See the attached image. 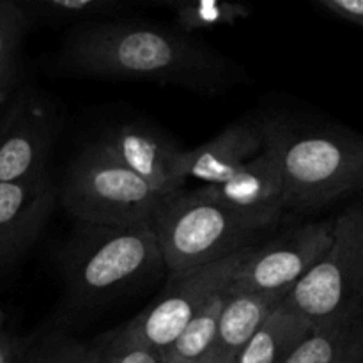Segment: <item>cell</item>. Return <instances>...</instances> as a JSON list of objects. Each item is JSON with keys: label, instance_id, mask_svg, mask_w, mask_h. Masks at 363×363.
I'll return each instance as SVG.
<instances>
[{"label": "cell", "instance_id": "obj_1", "mask_svg": "<svg viewBox=\"0 0 363 363\" xmlns=\"http://www.w3.org/2000/svg\"><path fill=\"white\" fill-rule=\"evenodd\" d=\"M60 66L84 77L130 78L199 92L223 91L236 67L201 39L140 21L78 23L64 39Z\"/></svg>", "mask_w": 363, "mask_h": 363}, {"label": "cell", "instance_id": "obj_2", "mask_svg": "<svg viewBox=\"0 0 363 363\" xmlns=\"http://www.w3.org/2000/svg\"><path fill=\"white\" fill-rule=\"evenodd\" d=\"M264 144L279 156L286 208L319 209L363 191V137L333 128H294L280 119L262 123Z\"/></svg>", "mask_w": 363, "mask_h": 363}, {"label": "cell", "instance_id": "obj_3", "mask_svg": "<svg viewBox=\"0 0 363 363\" xmlns=\"http://www.w3.org/2000/svg\"><path fill=\"white\" fill-rule=\"evenodd\" d=\"M151 222L126 227L78 223L64 254V277L78 305H98L163 269Z\"/></svg>", "mask_w": 363, "mask_h": 363}, {"label": "cell", "instance_id": "obj_4", "mask_svg": "<svg viewBox=\"0 0 363 363\" xmlns=\"http://www.w3.org/2000/svg\"><path fill=\"white\" fill-rule=\"evenodd\" d=\"M144 179L119 162L99 138L71 162L57 201L78 223L126 227L151 222L163 202Z\"/></svg>", "mask_w": 363, "mask_h": 363}, {"label": "cell", "instance_id": "obj_5", "mask_svg": "<svg viewBox=\"0 0 363 363\" xmlns=\"http://www.w3.org/2000/svg\"><path fill=\"white\" fill-rule=\"evenodd\" d=\"M163 266L170 275L213 264L257 247L261 230L197 191L163 199L151 218Z\"/></svg>", "mask_w": 363, "mask_h": 363}, {"label": "cell", "instance_id": "obj_6", "mask_svg": "<svg viewBox=\"0 0 363 363\" xmlns=\"http://www.w3.org/2000/svg\"><path fill=\"white\" fill-rule=\"evenodd\" d=\"M291 308L318 326L363 301V204L333 220V241L321 261L293 287Z\"/></svg>", "mask_w": 363, "mask_h": 363}, {"label": "cell", "instance_id": "obj_7", "mask_svg": "<svg viewBox=\"0 0 363 363\" xmlns=\"http://www.w3.org/2000/svg\"><path fill=\"white\" fill-rule=\"evenodd\" d=\"M252 248L213 264L170 275L169 286L162 296L119 328L124 335L162 358L206 303L215 294L229 289L236 269Z\"/></svg>", "mask_w": 363, "mask_h": 363}, {"label": "cell", "instance_id": "obj_8", "mask_svg": "<svg viewBox=\"0 0 363 363\" xmlns=\"http://www.w3.org/2000/svg\"><path fill=\"white\" fill-rule=\"evenodd\" d=\"M332 241L333 220L294 227L275 241L252 248L236 269L230 291L289 294L321 261Z\"/></svg>", "mask_w": 363, "mask_h": 363}, {"label": "cell", "instance_id": "obj_9", "mask_svg": "<svg viewBox=\"0 0 363 363\" xmlns=\"http://www.w3.org/2000/svg\"><path fill=\"white\" fill-rule=\"evenodd\" d=\"M195 191L261 233L275 229L287 209L279 156L268 144L233 177L215 186H199Z\"/></svg>", "mask_w": 363, "mask_h": 363}, {"label": "cell", "instance_id": "obj_10", "mask_svg": "<svg viewBox=\"0 0 363 363\" xmlns=\"http://www.w3.org/2000/svg\"><path fill=\"white\" fill-rule=\"evenodd\" d=\"M53 138L52 110L39 99L21 98L0 124V183L45 176Z\"/></svg>", "mask_w": 363, "mask_h": 363}, {"label": "cell", "instance_id": "obj_11", "mask_svg": "<svg viewBox=\"0 0 363 363\" xmlns=\"http://www.w3.org/2000/svg\"><path fill=\"white\" fill-rule=\"evenodd\" d=\"M55 204L57 186L48 174L20 183H0V268L35 243Z\"/></svg>", "mask_w": 363, "mask_h": 363}, {"label": "cell", "instance_id": "obj_12", "mask_svg": "<svg viewBox=\"0 0 363 363\" xmlns=\"http://www.w3.org/2000/svg\"><path fill=\"white\" fill-rule=\"evenodd\" d=\"M101 140L124 167L144 179L162 197H170L183 190L186 181L176 170L181 149L158 128L140 121H130L106 131Z\"/></svg>", "mask_w": 363, "mask_h": 363}, {"label": "cell", "instance_id": "obj_13", "mask_svg": "<svg viewBox=\"0 0 363 363\" xmlns=\"http://www.w3.org/2000/svg\"><path fill=\"white\" fill-rule=\"evenodd\" d=\"M262 149V123H234L199 147L181 151L176 170L184 181L194 179L202 186H215L233 177Z\"/></svg>", "mask_w": 363, "mask_h": 363}, {"label": "cell", "instance_id": "obj_14", "mask_svg": "<svg viewBox=\"0 0 363 363\" xmlns=\"http://www.w3.org/2000/svg\"><path fill=\"white\" fill-rule=\"evenodd\" d=\"M286 298V293L255 294L230 291L220 314L211 347L202 363H238L255 332Z\"/></svg>", "mask_w": 363, "mask_h": 363}, {"label": "cell", "instance_id": "obj_15", "mask_svg": "<svg viewBox=\"0 0 363 363\" xmlns=\"http://www.w3.org/2000/svg\"><path fill=\"white\" fill-rule=\"evenodd\" d=\"M312 328L305 315L282 301L255 332L238 363H284Z\"/></svg>", "mask_w": 363, "mask_h": 363}, {"label": "cell", "instance_id": "obj_16", "mask_svg": "<svg viewBox=\"0 0 363 363\" xmlns=\"http://www.w3.org/2000/svg\"><path fill=\"white\" fill-rule=\"evenodd\" d=\"M230 294L229 289L215 294L206 303V307L195 315L190 325L181 332V335L170 344L169 350L162 354V363H202L209 347H211L213 337H215L216 326H218L220 314L223 311L227 298Z\"/></svg>", "mask_w": 363, "mask_h": 363}, {"label": "cell", "instance_id": "obj_17", "mask_svg": "<svg viewBox=\"0 0 363 363\" xmlns=\"http://www.w3.org/2000/svg\"><path fill=\"white\" fill-rule=\"evenodd\" d=\"M357 308L314 326L284 363H340L350 344L351 321Z\"/></svg>", "mask_w": 363, "mask_h": 363}, {"label": "cell", "instance_id": "obj_18", "mask_svg": "<svg viewBox=\"0 0 363 363\" xmlns=\"http://www.w3.org/2000/svg\"><path fill=\"white\" fill-rule=\"evenodd\" d=\"M169 7L174 11L177 28L188 35L199 30L230 27L252 16V9L248 6L220 0H177L169 2Z\"/></svg>", "mask_w": 363, "mask_h": 363}, {"label": "cell", "instance_id": "obj_19", "mask_svg": "<svg viewBox=\"0 0 363 363\" xmlns=\"http://www.w3.org/2000/svg\"><path fill=\"white\" fill-rule=\"evenodd\" d=\"M28 21L67 23V21H99V18L116 16L123 9L117 0H28L20 2Z\"/></svg>", "mask_w": 363, "mask_h": 363}, {"label": "cell", "instance_id": "obj_20", "mask_svg": "<svg viewBox=\"0 0 363 363\" xmlns=\"http://www.w3.org/2000/svg\"><path fill=\"white\" fill-rule=\"evenodd\" d=\"M94 350L96 363H162L155 351L131 340L121 328L106 333Z\"/></svg>", "mask_w": 363, "mask_h": 363}, {"label": "cell", "instance_id": "obj_21", "mask_svg": "<svg viewBox=\"0 0 363 363\" xmlns=\"http://www.w3.org/2000/svg\"><path fill=\"white\" fill-rule=\"evenodd\" d=\"M30 27L27 14L16 0H0V59L16 62L18 50Z\"/></svg>", "mask_w": 363, "mask_h": 363}, {"label": "cell", "instance_id": "obj_22", "mask_svg": "<svg viewBox=\"0 0 363 363\" xmlns=\"http://www.w3.org/2000/svg\"><path fill=\"white\" fill-rule=\"evenodd\" d=\"M74 339L67 337H50L32 347H25L18 363H67Z\"/></svg>", "mask_w": 363, "mask_h": 363}, {"label": "cell", "instance_id": "obj_23", "mask_svg": "<svg viewBox=\"0 0 363 363\" xmlns=\"http://www.w3.org/2000/svg\"><path fill=\"white\" fill-rule=\"evenodd\" d=\"M318 6L332 16L363 28V0H318Z\"/></svg>", "mask_w": 363, "mask_h": 363}, {"label": "cell", "instance_id": "obj_24", "mask_svg": "<svg viewBox=\"0 0 363 363\" xmlns=\"http://www.w3.org/2000/svg\"><path fill=\"white\" fill-rule=\"evenodd\" d=\"M23 351L20 339L13 337L6 330L0 333V363H18Z\"/></svg>", "mask_w": 363, "mask_h": 363}, {"label": "cell", "instance_id": "obj_25", "mask_svg": "<svg viewBox=\"0 0 363 363\" xmlns=\"http://www.w3.org/2000/svg\"><path fill=\"white\" fill-rule=\"evenodd\" d=\"M16 62L0 59V103L7 99V94L16 82Z\"/></svg>", "mask_w": 363, "mask_h": 363}, {"label": "cell", "instance_id": "obj_26", "mask_svg": "<svg viewBox=\"0 0 363 363\" xmlns=\"http://www.w3.org/2000/svg\"><path fill=\"white\" fill-rule=\"evenodd\" d=\"M67 363H96V350L74 340Z\"/></svg>", "mask_w": 363, "mask_h": 363}, {"label": "cell", "instance_id": "obj_27", "mask_svg": "<svg viewBox=\"0 0 363 363\" xmlns=\"http://www.w3.org/2000/svg\"><path fill=\"white\" fill-rule=\"evenodd\" d=\"M6 330V314H4V311L0 308V333Z\"/></svg>", "mask_w": 363, "mask_h": 363}, {"label": "cell", "instance_id": "obj_28", "mask_svg": "<svg viewBox=\"0 0 363 363\" xmlns=\"http://www.w3.org/2000/svg\"><path fill=\"white\" fill-rule=\"evenodd\" d=\"M0 105H2V103H0Z\"/></svg>", "mask_w": 363, "mask_h": 363}]
</instances>
